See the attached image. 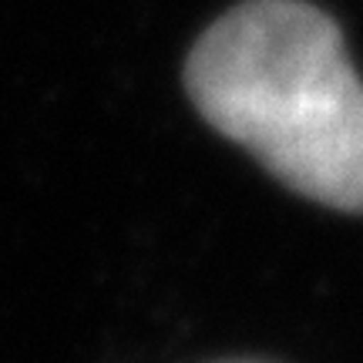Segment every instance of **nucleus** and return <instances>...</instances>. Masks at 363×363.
I'll return each instance as SVG.
<instances>
[{
	"label": "nucleus",
	"mask_w": 363,
	"mask_h": 363,
	"mask_svg": "<svg viewBox=\"0 0 363 363\" xmlns=\"http://www.w3.org/2000/svg\"><path fill=\"white\" fill-rule=\"evenodd\" d=\"M199 115L289 192L363 216V81L337 21L306 0H246L195 40Z\"/></svg>",
	"instance_id": "obj_1"
}]
</instances>
